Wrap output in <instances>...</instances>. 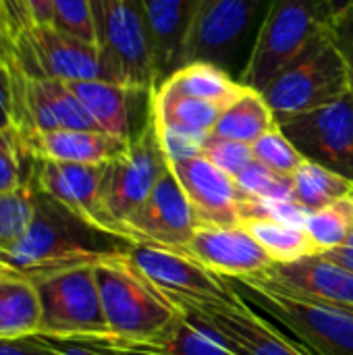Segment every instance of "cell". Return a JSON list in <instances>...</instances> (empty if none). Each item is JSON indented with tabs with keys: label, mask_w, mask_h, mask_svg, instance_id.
Returning <instances> with one entry per match:
<instances>
[{
	"label": "cell",
	"mask_w": 353,
	"mask_h": 355,
	"mask_svg": "<svg viewBox=\"0 0 353 355\" xmlns=\"http://www.w3.org/2000/svg\"><path fill=\"white\" fill-rule=\"evenodd\" d=\"M33 179V177H31ZM133 241L108 233L42 191L33 181V216L25 235L0 252V266L31 281L127 256Z\"/></svg>",
	"instance_id": "6da1fadb"
},
{
	"label": "cell",
	"mask_w": 353,
	"mask_h": 355,
	"mask_svg": "<svg viewBox=\"0 0 353 355\" xmlns=\"http://www.w3.org/2000/svg\"><path fill=\"white\" fill-rule=\"evenodd\" d=\"M258 314L314 355H353V310L289 293L260 277L227 279Z\"/></svg>",
	"instance_id": "7a4b0ae2"
},
{
	"label": "cell",
	"mask_w": 353,
	"mask_h": 355,
	"mask_svg": "<svg viewBox=\"0 0 353 355\" xmlns=\"http://www.w3.org/2000/svg\"><path fill=\"white\" fill-rule=\"evenodd\" d=\"M333 19L329 0H273L237 81L262 92L283 69L331 33Z\"/></svg>",
	"instance_id": "3957f363"
},
{
	"label": "cell",
	"mask_w": 353,
	"mask_h": 355,
	"mask_svg": "<svg viewBox=\"0 0 353 355\" xmlns=\"http://www.w3.org/2000/svg\"><path fill=\"white\" fill-rule=\"evenodd\" d=\"M106 324L125 343H158L183 316L127 260V256L96 266Z\"/></svg>",
	"instance_id": "277c9868"
},
{
	"label": "cell",
	"mask_w": 353,
	"mask_h": 355,
	"mask_svg": "<svg viewBox=\"0 0 353 355\" xmlns=\"http://www.w3.org/2000/svg\"><path fill=\"white\" fill-rule=\"evenodd\" d=\"M273 0H196L181 64L212 62L237 79Z\"/></svg>",
	"instance_id": "5b68a950"
},
{
	"label": "cell",
	"mask_w": 353,
	"mask_h": 355,
	"mask_svg": "<svg viewBox=\"0 0 353 355\" xmlns=\"http://www.w3.org/2000/svg\"><path fill=\"white\" fill-rule=\"evenodd\" d=\"M10 67L33 79L121 83L114 67L98 44L71 35L54 25L29 23L10 44Z\"/></svg>",
	"instance_id": "8992f818"
},
{
	"label": "cell",
	"mask_w": 353,
	"mask_h": 355,
	"mask_svg": "<svg viewBox=\"0 0 353 355\" xmlns=\"http://www.w3.org/2000/svg\"><path fill=\"white\" fill-rule=\"evenodd\" d=\"M277 125L350 94L345 60L331 33L283 69L262 92Z\"/></svg>",
	"instance_id": "52a82bcc"
},
{
	"label": "cell",
	"mask_w": 353,
	"mask_h": 355,
	"mask_svg": "<svg viewBox=\"0 0 353 355\" xmlns=\"http://www.w3.org/2000/svg\"><path fill=\"white\" fill-rule=\"evenodd\" d=\"M40 295V335L50 339L112 337L100 297L96 266H79L33 281Z\"/></svg>",
	"instance_id": "ba28073f"
},
{
	"label": "cell",
	"mask_w": 353,
	"mask_h": 355,
	"mask_svg": "<svg viewBox=\"0 0 353 355\" xmlns=\"http://www.w3.org/2000/svg\"><path fill=\"white\" fill-rule=\"evenodd\" d=\"M169 168V156L160 144L150 110L146 125L131 139L129 148L119 158L104 164V204L110 218L127 237L129 220L144 206V202Z\"/></svg>",
	"instance_id": "9c48e42d"
},
{
	"label": "cell",
	"mask_w": 353,
	"mask_h": 355,
	"mask_svg": "<svg viewBox=\"0 0 353 355\" xmlns=\"http://www.w3.org/2000/svg\"><path fill=\"white\" fill-rule=\"evenodd\" d=\"M129 264L175 308L233 302L237 295L225 277H218L191 256L162 245L133 241Z\"/></svg>",
	"instance_id": "30bf717a"
},
{
	"label": "cell",
	"mask_w": 353,
	"mask_h": 355,
	"mask_svg": "<svg viewBox=\"0 0 353 355\" xmlns=\"http://www.w3.org/2000/svg\"><path fill=\"white\" fill-rule=\"evenodd\" d=\"M98 46L121 83L154 89L156 71L146 25L144 0H89Z\"/></svg>",
	"instance_id": "8fae6325"
},
{
	"label": "cell",
	"mask_w": 353,
	"mask_h": 355,
	"mask_svg": "<svg viewBox=\"0 0 353 355\" xmlns=\"http://www.w3.org/2000/svg\"><path fill=\"white\" fill-rule=\"evenodd\" d=\"M279 129L310 162L353 179V100H339L279 123Z\"/></svg>",
	"instance_id": "7c38bea8"
},
{
	"label": "cell",
	"mask_w": 353,
	"mask_h": 355,
	"mask_svg": "<svg viewBox=\"0 0 353 355\" xmlns=\"http://www.w3.org/2000/svg\"><path fill=\"white\" fill-rule=\"evenodd\" d=\"M10 71L15 83L12 127L21 137L56 129H98L67 81L33 79L15 67H10Z\"/></svg>",
	"instance_id": "4fadbf2b"
},
{
	"label": "cell",
	"mask_w": 353,
	"mask_h": 355,
	"mask_svg": "<svg viewBox=\"0 0 353 355\" xmlns=\"http://www.w3.org/2000/svg\"><path fill=\"white\" fill-rule=\"evenodd\" d=\"M198 220V227H243L248 196L237 181L204 156L169 160Z\"/></svg>",
	"instance_id": "5bb4252c"
},
{
	"label": "cell",
	"mask_w": 353,
	"mask_h": 355,
	"mask_svg": "<svg viewBox=\"0 0 353 355\" xmlns=\"http://www.w3.org/2000/svg\"><path fill=\"white\" fill-rule=\"evenodd\" d=\"M31 177L42 191L50 193L87 223L108 233L127 237L110 218L104 204V164H75L33 158Z\"/></svg>",
	"instance_id": "9a60e30c"
},
{
	"label": "cell",
	"mask_w": 353,
	"mask_h": 355,
	"mask_svg": "<svg viewBox=\"0 0 353 355\" xmlns=\"http://www.w3.org/2000/svg\"><path fill=\"white\" fill-rule=\"evenodd\" d=\"M196 229L198 220L193 208L171 168L160 177L144 206L127 225V233L133 241H146L177 252L187 250Z\"/></svg>",
	"instance_id": "2e32d148"
},
{
	"label": "cell",
	"mask_w": 353,
	"mask_h": 355,
	"mask_svg": "<svg viewBox=\"0 0 353 355\" xmlns=\"http://www.w3.org/2000/svg\"><path fill=\"white\" fill-rule=\"evenodd\" d=\"M185 310L198 312L223 331L241 355H314L268 318L252 310L239 295L233 302L200 304L183 308L181 312Z\"/></svg>",
	"instance_id": "e0dca14e"
},
{
	"label": "cell",
	"mask_w": 353,
	"mask_h": 355,
	"mask_svg": "<svg viewBox=\"0 0 353 355\" xmlns=\"http://www.w3.org/2000/svg\"><path fill=\"white\" fill-rule=\"evenodd\" d=\"M183 254L225 279L260 277L275 264L248 227H198Z\"/></svg>",
	"instance_id": "ac0fdd59"
},
{
	"label": "cell",
	"mask_w": 353,
	"mask_h": 355,
	"mask_svg": "<svg viewBox=\"0 0 353 355\" xmlns=\"http://www.w3.org/2000/svg\"><path fill=\"white\" fill-rule=\"evenodd\" d=\"M260 279L289 293L353 310V270L325 254H314L291 264H273Z\"/></svg>",
	"instance_id": "d6986e66"
},
{
	"label": "cell",
	"mask_w": 353,
	"mask_h": 355,
	"mask_svg": "<svg viewBox=\"0 0 353 355\" xmlns=\"http://www.w3.org/2000/svg\"><path fill=\"white\" fill-rule=\"evenodd\" d=\"M69 87L100 131L125 141H131L137 135V131H133V114L139 104H148L152 100V89L106 79L71 81Z\"/></svg>",
	"instance_id": "ffe728a7"
},
{
	"label": "cell",
	"mask_w": 353,
	"mask_h": 355,
	"mask_svg": "<svg viewBox=\"0 0 353 355\" xmlns=\"http://www.w3.org/2000/svg\"><path fill=\"white\" fill-rule=\"evenodd\" d=\"M29 156L54 162L108 164L119 158L131 141L112 137L100 129H56L21 137Z\"/></svg>",
	"instance_id": "44dd1931"
},
{
	"label": "cell",
	"mask_w": 353,
	"mask_h": 355,
	"mask_svg": "<svg viewBox=\"0 0 353 355\" xmlns=\"http://www.w3.org/2000/svg\"><path fill=\"white\" fill-rule=\"evenodd\" d=\"M156 87L179 69L196 0H144Z\"/></svg>",
	"instance_id": "7402d4cb"
},
{
	"label": "cell",
	"mask_w": 353,
	"mask_h": 355,
	"mask_svg": "<svg viewBox=\"0 0 353 355\" xmlns=\"http://www.w3.org/2000/svg\"><path fill=\"white\" fill-rule=\"evenodd\" d=\"M227 106L181 96L164 85L152 89V116L158 131L208 139Z\"/></svg>",
	"instance_id": "603a6c76"
},
{
	"label": "cell",
	"mask_w": 353,
	"mask_h": 355,
	"mask_svg": "<svg viewBox=\"0 0 353 355\" xmlns=\"http://www.w3.org/2000/svg\"><path fill=\"white\" fill-rule=\"evenodd\" d=\"M42 310L31 279L0 268V339L40 335Z\"/></svg>",
	"instance_id": "cb8c5ba5"
},
{
	"label": "cell",
	"mask_w": 353,
	"mask_h": 355,
	"mask_svg": "<svg viewBox=\"0 0 353 355\" xmlns=\"http://www.w3.org/2000/svg\"><path fill=\"white\" fill-rule=\"evenodd\" d=\"M160 85H164L181 96L208 100V102H216L223 106L233 104L248 89L231 73H227L225 69H221L212 62H204V60L183 64L181 69L171 73Z\"/></svg>",
	"instance_id": "d4e9b609"
},
{
	"label": "cell",
	"mask_w": 353,
	"mask_h": 355,
	"mask_svg": "<svg viewBox=\"0 0 353 355\" xmlns=\"http://www.w3.org/2000/svg\"><path fill=\"white\" fill-rule=\"evenodd\" d=\"M154 347L166 355H241L223 331L191 310H185Z\"/></svg>",
	"instance_id": "484cf974"
},
{
	"label": "cell",
	"mask_w": 353,
	"mask_h": 355,
	"mask_svg": "<svg viewBox=\"0 0 353 355\" xmlns=\"http://www.w3.org/2000/svg\"><path fill=\"white\" fill-rule=\"evenodd\" d=\"M275 127L277 119L264 96L258 89L248 87L241 98H237L223 110L218 123L212 129V135L254 146L264 133Z\"/></svg>",
	"instance_id": "4316f807"
},
{
	"label": "cell",
	"mask_w": 353,
	"mask_h": 355,
	"mask_svg": "<svg viewBox=\"0 0 353 355\" xmlns=\"http://www.w3.org/2000/svg\"><path fill=\"white\" fill-rule=\"evenodd\" d=\"M353 193V179L306 160L291 177V200L308 214Z\"/></svg>",
	"instance_id": "83f0119b"
},
{
	"label": "cell",
	"mask_w": 353,
	"mask_h": 355,
	"mask_svg": "<svg viewBox=\"0 0 353 355\" xmlns=\"http://www.w3.org/2000/svg\"><path fill=\"white\" fill-rule=\"evenodd\" d=\"M243 227L250 229V233L258 239L275 264H291L318 254L304 227H293L268 218L250 220Z\"/></svg>",
	"instance_id": "f1b7e54d"
},
{
	"label": "cell",
	"mask_w": 353,
	"mask_h": 355,
	"mask_svg": "<svg viewBox=\"0 0 353 355\" xmlns=\"http://www.w3.org/2000/svg\"><path fill=\"white\" fill-rule=\"evenodd\" d=\"M306 231L318 254L341 248L353 231V193L312 212L306 220Z\"/></svg>",
	"instance_id": "f546056e"
},
{
	"label": "cell",
	"mask_w": 353,
	"mask_h": 355,
	"mask_svg": "<svg viewBox=\"0 0 353 355\" xmlns=\"http://www.w3.org/2000/svg\"><path fill=\"white\" fill-rule=\"evenodd\" d=\"M33 216V179L23 187L0 193V252L12 248L29 229Z\"/></svg>",
	"instance_id": "4dcf8cb0"
},
{
	"label": "cell",
	"mask_w": 353,
	"mask_h": 355,
	"mask_svg": "<svg viewBox=\"0 0 353 355\" xmlns=\"http://www.w3.org/2000/svg\"><path fill=\"white\" fill-rule=\"evenodd\" d=\"M33 158L15 127L0 131V193H10L31 179Z\"/></svg>",
	"instance_id": "1f68e13d"
},
{
	"label": "cell",
	"mask_w": 353,
	"mask_h": 355,
	"mask_svg": "<svg viewBox=\"0 0 353 355\" xmlns=\"http://www.w3.org/2000/svg\"><path fill=\"white\" fill-rule=\"evenodd\" d=\"M252 150H254V160H258L260 164L268 166L270 171L283 177H293L295 171L306 162L302 152L287 139V135L279 129V125L268 133H264L252 146Z\"/></svg>",
	"instance_id": "d6a6232c"
},
{
	"label": "cell",
	"mask_w": 353,
	"mask_h": 355,
	"mask_svg": "<svg viewBox=\"0 0 353 355\" xmlns=\"http://www.w3.org/2000/svg\"><path fill=\"white\" fill-rule=\"evenodd\" d=\"M239 189L248 198L256 200H291V177L277 175L268 166L260 164L258 160L250 162L237 177H235Z\"/></svg>",
	"instance_id": "836d02e7"
},
{
	"label": "cell",
	"mask_w": 353,
	"mask_h": 355,
	"mask_svg": "<svg viewBox=\"0 0 353 355\" xmlns=\"http://www.w3.org/2000/svg\"><path fill=\"white\" fill-rule=\"evenodd\" d=\"M50 339V337H48ZM60 355H166L154 345L106 339H50Z\"/></svg>",
	"instance_id": "e575fe53"
},
{
	"label": "cell",
	"mask_w": 353,
	"mask_h": 355,
	"mask_svg": "<svg viewBox=\"0 0 353 355\" xmlns=\"http://www.w3.org/2000/svg\"><path fill=\"white\" fill-rule=\"evenodd\" d=\"M206 160H210L214 166H218L223 173L231 175L233 179L250 164L254 162V150L248 144L241 141H233V139H225V137H216L210 135L202 148V154Z\"/></svg>",
	"instance_id": "d590c367"
},
{
	"label": "cell",
	"mask_w": 353,
	"mask_h": 355,
	"mask_svg": "<svg viewBox=\"0 0 353 355\" xmlns=\"http://www.w3.org/2000/svg\"><path fill=\"white\" fill-rule=\"evenodd\" d=\"M52 4H54V21H52L54 27L71 35H77L85 42L98 44L89 0H52Z\"/></svg>",
	"instance_id": "8d00e7d4"
},
{
	"label": "cell",
	"mask_w": 353,
	"mask_h": 355,
	"mask_svg": "<svg viewBox=\"0 0 353 355\" xmlns=\"http://www.w3.org/2000/svg\"><path fill=\"white\" fill-rule=\"evenodd\" d=\"M331 37L335 46L339 48L345 69H347V85H350V96L353 100V4L335 15L333 27H331Z\"/></svg>",
	"instance_id": "74e56055"
},
{
	"label": "cell",
	"mask_w": 353,
	"mask_h": 355,
	"mask_svg": "<svg viewBox=\"0 0 353 355\" xmlns=\"http://www.w3.org/2000/svg\"><path fill=\"white\" fill-rule=\"evenodd\" d=\"M0 355H60L44 335L21 339H0Z\"/></svg>",
	"instance_id": "f35d334b"
},
{
	"label": "cell",
	"mask_w": 353,
	"mask_h": 355,
	"mask_svg": "<svg viewBox=\"0 0 353 355\" xmlns=\"http://www.w3.org/2000/svg\"><path fill=\"white\" fill-rule=\"evenodd\" d=\"M15 125V83L8 64L0 67V131Z\"/></svg>",
	"instance_id": "ab89813d"
},
{
	"label": "cell",
	"mask_w": 353,
	"mask_h": 355,
	"mask_svg": "<svg viewBox=\"0 0 353 355\" xmlns=\"http://www.w3.org/2000/svg\"><path fill=\"white\" fill-rule=\"evenodd\" d=\"M31 21L40 25H52L54 21V4L52 0H25Z\"/></svg>",
	"instance_id": "60d3db41"
},
{
	"label": "cell",
	"mask_w": 353,
	"mask_h": 355,
	"mask_svg": "<svg viewBox=\"0 0 353 355\" xmlns=\"http://www.w3.org/2000/svg\"><path fill=\"white\" fill-rule=\"evenodd\" d=\"M325 256H327V258H331V260H335L337 264H341V266H345V268L353 270V231L350 233L347 241H345L341 248L331 250V252H327Z\"/></svg>",
	"instance_id": "b9f144b4"
},
{
	"label": "cell",
	"mask_w": 353,
	"mask_h": 355,
	"mask_svg": "<svg viewBox=\"0 0 353 355\" xmlns=\"http://www.w3.org/2000/svg\"><path fill=\"white\" fill-rule=\"evenodd\" d=\"M2 64H10V42H8V35L4 33V27L0 23V67Z\"/></svg>",
	"instance_id": "7bdbcfd3"
},
{
	"label": "cell",
	"mask_w": 353,
	"mask_h": 355,
	"mask_svg": "<svg viewBox=\"0 0 353 355\" xmlns=\"http://www.w3.org/2000/svg\"><path fill=\"white\" fill-rule=\"evenodd\" d=\"M329 2H331V8H333L335 15H339L341 10H345L347 6L353 4V0H329Z\"/></svg>",
	"instance_id": "ee69618b"
},
{
	"label": "cell",
	"mask_w": 353,
	"mask_h": 355,
	"mask_svg": "<svg viewBox=\"0 0 353 355\" xmlns=\"http://www.w3.org/2000/svg\"><path fill=\"white\" fill-rule=\"evenodd\" d=\"M0 268H2V266H0Z\"/></svg>",
	"instance_id": "f6af8a7d"
}]
</instances>
